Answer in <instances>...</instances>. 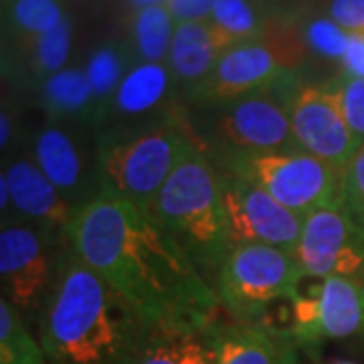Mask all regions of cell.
<instances>
[{"label":"cell","mask_w":364,"mask_h":364,"mask_svg":"<svg viewBox=\"0 0 364 364\" xmlns=\"http://www.w3.org/2000/svg\"><path fill=\"white\" fill-rule=\"evenodd\" d=\"M2 174L9 181L13 196L14 221L28 223L55 239L63 241L75 210L67 205L61 193L43 174L31 152L13 156L4 162Z\"/></svg>","instance_id":"15"},{"label":"cell","mask_w":364,"mask_h":364,"mask_svg":"<svg viewBox=\"0 0 364 364\" xmlns=\"http://www.w3.org/2000/svg\"><path fill=\"white\" fill-rule=\"evenodd\" d=\"M334 364H356V363H348V360H342V363H334Z\"/></svg>","instance_id":"36"},{"label":"cell","mask_w":364,"mask_h":364,"mask_svg":"<svg viewBox=\"0 0 364 364\" xmlns=\"http://www.w3.org/2000/svg\"><path fill=\"white\" fill-rule=\"evenodd\" d=\"M0 364H49L18 308L0 298Z\"/></svg>","instance_id":"26"},{"label":"cell","mask_w":364,"mask_h":364,"mask_svg":"<svg viewBox=\"0 0 364 364\" xmlns=\"http://www.w3.org/2000/svg\"><path fill=\"white\" fill-rule=\"evenodd\" d=\"M294 257L299 272L314 277H364V225L334 200L308 213Z\"/></svg>","instance_id":"11"},{"label":"cell","mask_w":364,"mask_h":364,"mask_svg":"<svg viewBox=\"0 0 364 364\" xmlns=\"http://www.w3.org/2000/svg\"><path fill=\"white\" fill-rule=\"evenodd\" d=\"M259 2H267V0H259Z\"/></svg>","instance_id":"38"},{"label":"cell","mask_w":364,"mask_h":364,"mask_svg":"<svg viewBox=\"0 0 364 364\" xmlns=\"http://www.w3.org/2000/svg\"><path fill=\"white\" fill-rule=\"evenodd\" d=\"M150 213L213 286L233 243L219 168L200 144L178 162Z\"/></svg>","instance_id":"3"},{"label":"cell","mask_w":364,"mask_h":364,"mask_svg":"<svg viewBox=\"0 0 364 364\" xmlns=\"http://www.w3.org/2000/svg\"><path fill=\"white\" fill-rule=\"evenodd\" d=\"M73 18L65 16V21L55 26L47 35L39 39L13 47L16 63L31 81L41 83L43 79L51 77L61 69L69 67L71 49H73Z\"/></svg>","instance_id":"21"},{"label":"cell","mask_w":364,"mask_h":364,"mask_svg":"<svg viewBox=\"0 0 364 364\" xmlns=\"http://www.w3.org/2000/svg\"><path fill=\"white\" fill-rule=\"evenodd\" d=\"M217 0H166L164 6L168 9L176 25L181 23H205L210 18L213 6Z\"/></svg>","instance_id":"31"},{"label":"cell","mask_w":364,"mask_h":364,"mask_svg":"<svg viewBox=\"0 0 364 364\" xmlns=\"http://www.w3.org/2000/svg\"><path fill=\"white\" fill-rule=\"evenodd\" d=\"M294 77L296 71H287L267 90L233 102L196 107L200 122L188 119L196 140L207 150H299L287 109V93Z\"/></svg>","instance_id":"4"},{"label":"cell","mask_w":364,"mask_h":364,"mask_svg":"<svg viewBox=\"0 0 364 364\" xmlns=\"http://www.w3.org/2000/svg\"><path fill=\"white\" fill-rule=\"evenodd\" d=\"M219 176L231 229V243H261L294 253L304 217L286 208L251 182L241 181L221 168Z\"/></svg>","instance_id":"14"},{"label":"cell","mask_w":364,"mask_h":364,"mask_svg":"<svg viewBox=\"0 0 364 364\" xmlns=\"http://www.w3.org/2000/svg\"><path fill=\"white\" fill-rule=\"evenodd\" d=\"M231 47V39L225 37L210 21L176 25L166 65L181 97L195 90L215 69L223 53Z\"/></svg>","instance_id":"17"},{"label":"cell","mask_w":364,"mask_h":364,"mask_svg":"<svg viewBox=\"0 0 364 364\" xmlns=\"http://www.w3.org/2000/svg\"><path fill=\"white\" fill-rule=\"evenodd\" d=\"M269 16L272 9L259 0H217L208 21L233 45H239L261 39Z\"/></svg>","instance_id":"25"},{"label":"cell","mask_w":364,"mask_h":364,"mask_svg":"<svg viewBox=\"0 0 364 364\" xmlns=\"http://www.w3.org/2000/svg\"><path fill=\"white\" fill-rule=\"evenodd\" d=\"M340 109L358 146L364 144V77L338 73L332 77Z\"/></svg>","instance_id":"28"},{"label":"cell","mask_w":364,"mask_h":364,"mask_svg":"<svg viewBox=\"0 0 364 364\" xmlns=\"http://www.w3.org/2000/svg\"><path fill=\"white\" fill-rule=\"evenodd\" d=\"M198 144L184 117L166 128L100 146L102 191L150 213L164 182Z\"/></svg>","instance_id":"6"},{"label":"cell","mask_w":364,"mask_h":364,"mask_svg":"<svg viewBox=\"0 0 364 364\" xmlns=\"http://www.w3.org/2000/svg\"><path fill=\"white\" fill-rule=\"evenodd\" d=\"M289 124L299 150L344 168L358 144L346 126L332 79L308 81L294 77L287 93Z\"/></svg>","instance_id":"12"},{"label":"cell","mask_w":364,"mask_h":364,"mask_svg":"<svg viewBox=\"0 0 364 364\" xmlns=\"http://www.w3.org/2000/svg\"><path fill=\"white\" fill-rule=\"evenodd\" d=\"M207 336L215 364H301L298 346L263 326L217 318Z\"/></svg>","instance_id":"16"},{"label":"cell","mask_w":364,"mask_h":364,"mask_svg":"<svg viewBox=\"0 0 364 364\" xmlns=\"http://www.w3.org/2000/svg\"><path fill=\"white\" fill-rule=\"evenodd\" d=\"M65 241L154 330L203 332L221 304L152 213L102 193L79 208Z\"/></svg>","instance_id":"1"},{"label":"cell","mask_w":364,"mask_h":364,"mask_svg":"<svg viewBox=\"0 0 364 364\" xmlns=\"http://www.w3.org/2000/svg\"><path fill=\"white\" fill-rule=\"evenodd\" d=\"M31 156L75 213L104 193L100 148L91 126L45 122L33 138Z\"/></svg>","instance_id":"9"},{"label":"cell","mask_w":364,"mask_h":364,"mask_svg":"<svg viewBox=\"0 0 364 364\" xmlns=\"http://www.w3.org/2000/svg\"><path fill=\"white\" fill-rule=\"evenodd\" d=\"M289 2H301V0H267L265 4L269 9H275V11H286V6Z\"/></svg>","instance_id":"35"},{"label":"cell","mask_w":364,"mask_h":364,"mask_svg":"<svg viewBox=\"0 0 364 364\" xmlns=\"http://www.w3.org/2000/svg\"><path fill=\"white\" fill-rule=\"evenodd\" d=\"M16 112L13 104H9L6 100L2 102L0 109V148H2V156H6V152H11L16 140Z\"/></svg>","instance_id":"33"},{"label":"cell","mask_w":364,"mask_h":364,"mask_svg":"<svg viewBox=\"0 0 364 364\" xmlns=\"http://www.w3.org/2000/svg\"><path fill=\"white\" fill-rule=\"evenodd\" d=\"M342 203L352 217L364 225V144L356 148L348 164L342 168Z\"/></svg>","instance_id":"29"},{"label":"cell","mask_w":364,"mask_h":364,"mask_svg":"<svg viewBox=\"0 0 364 364\" xmlns=\"http://www.w3.org/2000/svg\"><path fill=\"white\" fill-rule=\"evenodd\" d=\"M37 328L49 364H134L154 332L65 239Z\"/></svg>","instance_id":"2"},{"label":"cell","mask_w":364,"mask_h":364,"mask_svg":"<svg viewBox=\"0 0 364 364\" xmlns=\"http://www.w3.org/2000/svg\"><path fill=\"white\" fill-rule=\"evenodd\" d=\"M207 152L219 168L255 184L299 217L342 198V170L304 150Z\"/></svg>","instance_id":"5"},{"label":"cell","mask_w":364,"mask_h":364,"mask_svg":"<svg viewBox=\"0 0 364 364\" xmlns=\"http://www.w3.org/2000/svg\"><path fill=\"white\" fill-rule=\"evenodd\" d=\"M298 275L296 257L286 249L239 243L227 253L213 287L231 320L259 326L273 304L294 289Z\"/></svg>","instance_id":"7"},{"label":"cell","mask_w":364,"mask_h":364,"mask_svg":"<svg viewBox=\"0 0 364 364\" xmlns=\"http://www.w3.org/2000/svg\"><path fill=\"white\" fill-rule=\"evenodd\" d=\"M37 104L47 122L91 126L95 122V100L83 67L69 65L37 83Z\"/></svg>","instance_id":"19"},{"label":"cell","mask_w":364,"mask_h":364,"mask_svg":"<svg viewBox=\"0 0 364 364\" xmlns=\"http://www.w3.org/2000/svg\"><path fill=\"white\" fill-rule=\"evenodd\" d=\"M132 65H134V59H132L130 47L126 41L107 39L91 49L87 59H85L83 71H85L87 81H90L97 114L112 100V95L116 93L119 83L128 75ZM97 114H95V117H97Z\"/></svg>","instance_id":"23"},{"label":"cell","mask_w":364,"mask_h":364,"mask_svg":"<svg viewBox=\"0 0 364 364\" xmlns=\"http://www.w3.org/2000/svg\"><path fill=\"white\" fill-rule=\"evenodd\" d=\"M166 0H128V4L132 6V11L142 9V6H152V4H164Z\"/></svg>","instance_id":"34"},{"label":"cell","mask_w":364,"mask_h":364,"mask_svg":"<svg viewBox=\"0 0 364 364\" xmlns=\"http://www.w3.org/2000/svg\"><path fill=\"white\" fill-rule=\"evenodd\" d=\"M134 364H215V352L207 336V330H154Z\"/></svg>","instance_id":"24"},{"label":"cell","mask_w":364,"mask_h":364,"mask_svg":"<svg viewBox=\"0 0 364 364\" xmlns=\"http://www.w3.org/2000/svg\"><path fill=\"white\" fill-rule=\"evenodd\" d=\"M4 39L18 47L47 35L65 21L61 0H11L2 4Z\"/></svg>","instance_id":"22"},{"label":"cell","mask_w":364,"mask_h":364,"mask_svg":"<svg viewBox=\"0 0 364 364\" xmlns=\"http://www.w3.org/2000/svg\"><path fill=\"white\" fill-rule=\"evenodd\" d=\"M287 71L291 69L284 55L269 41L239 43L223 53L215 69L182 100L195 107L233 102L272 87Z\"/></svg>","instance_id":"13"},{"label":"cell","mask_w":364,"mask_h":364,"mask_svg":"<svg viewBox=\"0 0 364 364\" xmlns=\"http://www.w3.org/2000/svg\"><path fill=\"white\" fill-rule=\"evenodd\" d=\"M186 109L166 63H134L112 100L97 114V148L182 122Z\"/></svg>","instance_id":"8"},{"label":"cell","mask_w":364,"mask_h":364,"mask_svg":"<svg viewBox=\"0 0 364 364\" xmlns=\"http://www.w3.org/2000/svg\"><path fill=\"white\" fill-rule=\"evenodd\" d=\"M174 31L176 21L164 4L132 11L126 43L134 63H166Z\"/></svg>","instance_id":"20"},{"label":"cell","mask_w":364,"mask_h":364,"mask_svg":"<svg viewBox=\"0 0 364 364\" xmlns=\"http://www.w3.org/2000/svg\"><path fill=\"white\" fill-rule=\"evenodd\" d=\"M4 2H11V0H2V4H4Z\"/></svg>","instance_id":"37"},{"label":"cell","mask_w":364,"mask_h":364,"mask_svg":"<svg viewBox=\"0 0 364 364\" xmlns=\"http://www.w3.org/2000/svg\"><path fill=\"white\" fill-rule=\"evenodd\" d=\"M364 334V277H326L306 346Z\"/></svg>","instance_id":"18"},{"label":"cell","mask_w":364,"mask_h":364,"mask_svg":"<svg viewBox=\"0 0 364 364\" xmlns=\"http://www.w3.org/2000/svg\"><path fill=\"white\" fill-rule=\"evenodd\" d=\"M284 13L294 14L301 41H304L310 57L342 67L344 55L348 51V43H350V35L344 28H340L322 11L320 13H301L299 9H294V11H284Z\"/></svg>","instance_id":"27"},{"label":"cell","mask_w":364,"mask_h":364,"mask_svg":"<svg viewBox=\"0 0 364 364\" xmlns=\"http://www.w3.org/2000/svg\"><path fill=\"white\" fill-rule=\"evenodd\" d=\"M320 6L348 35H364V0H320Z\"/></svg>","instance_id":"30"},{"label":"cell","mask_w":364,"mask_h":364,"mask_svg":"<svg viewBox=\"0 0 364 364\" xmlns=\"http://www.w3.org/2000/svg\"><path fill=\"white\" fill-rule=\"evenodd\" d=\"M340 73L364 77V35H350L348 51L344 55Z\"/></svg>","instance_id":"32"},{"label":"cell","mask_w":364,"mask_h":364,"mask_svg":"<svg viewBox=\"0 0 364 364\" xmlns=\"http://www.w3.org/2000/svg\"><path fill=\"white\" fill-rule=\"evenodd\" d=\"M59 239L28 223L2 225L0 284L6 298L26 318L39 316L55 279Z\"/></svg>","instance_id":"10"}]
</instances>
